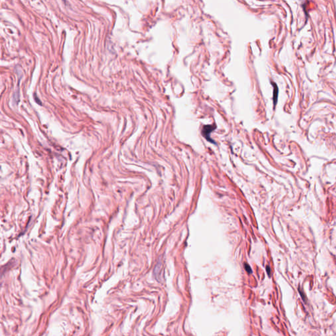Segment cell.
Returning <instances> with one entry per match:
<instances>
[{
	"instance_id": "obj_1",
	"label": "cell",
	"mask_w": 336,
	"mask_h": 336,
	"mask_svg": "<svg viewBox=\"0 0 336 336\" xmlns=\"http://www.w3.org/2000/svg\"><path fill=\"white\" fill-rule=\"evenodd\" d=\"M216 129V125L212 124V125H207V126H204L203 127L202 130H201V135H202L207 141H209L210 143H215L213 140H212V139L210 137V133L213 131H214Z\"/></svg>"
},
{
	"instance_id": "obj_2",
	"label": "cell",
	"mask_w": 336,
	"mask_h": 336,
	"mask_svg": "<svg viewBox=\"0 0 336 336\" xmlns=\"http://www.w3.org/2000/svg\"><path fill=\"white\" fill-rule=\"evenodd\" d=\"M272 85H274V92H273V101H274V104L276 105L277 103V99H278V88L277 87L276 84L275 83H272Z\"/></svg>"
},
{
	"instance_id": "obj_3",
	"label": "cell",
	"mask_w": 336,
	"mask_h": 336,
	"mask_svg": "<svg viewBox=\"0 0 336 336\" xmlns=\"http://www.w3.org/2000/svg\"><path fill=\"white\" fill-rule=\"evenodd\" d=\"M244 267H245V268H246V270L249 272V273H252V271L251 269V267H249V265H248V264L245 263L244 264Z\"/></svg>"
},
{
	"instance_id": "obj_4",
	"label": "cell",
	"mask_w": 336,
	"mask_h": 336,
	"mask_svg": "<svg viewBox=\"0 0 336 336\" xmlns=\"http://www.w3.org/2000/svg\"><path fill=\"white\" fill-rule=\"evenodd\" d=\"M267 272H268V275L270 276V273H271V271H270V268L268 267H267Z\"/></svg>"
}]
</instances>
